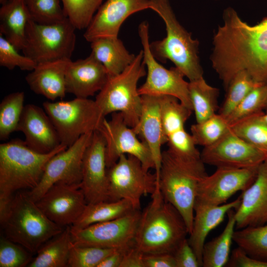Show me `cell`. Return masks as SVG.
Returning <instances> with one entry per match:
<instances>
[{"label":"cell","mask_w":267,"mask_h":267,"mask_svg":"<svg viewBox=\"0 0 267 267\" xmlns=\"http://www.w3.org/2000/svg\"><path fill=\"white\" fill-rule=\"evenodd\" d=\"M240 196L235 210L237 229L267 223V160L259 166L255 180Z\"/></svg>","instance_id":"obj_23"},{"label":"cell","mask_w":267,"mask_h":267,"mask_svg":"<svg viewBox=\"0 0 267 267\" xmlns=\"http://www.w3.org/2000/svg\"><path fill=\"white\" fill-rule=\"evenodd\" d=\"M240 202L241 196L232 202L218 206L195 202L193 225L187 239L201 267L203 249L207 235L222 222L227 213L231 209L235 210Z\"/></svg>","instance_id":"obj_25"},{"label":"cell","mask_w":267,"mask_h":267,"mask_svg":"<svg viewBox=\"0 0 267 267\" xmlns=\"http://www.w3.org/2000/svg\"><path fill=\"white\" fill-rule=\"evenodd\" d=\"M30 18L43 24H50L67 18L59 0H24Z\"/></svg>","instance_id":"obj_40"},{"label":"cell","mask_w":267,"mask_h":267,"mask_svg":"<svg viewBox=\"0 0 267 267\" xmlns=\"http://www.w3.org/2000/svg\"><path fill=\"white\" fill-rule=\"evenodd\" d=\"M109 78L104 66L91 54L85 59L71 60L65 76L66 92L76 97L88 98L99 92Z\"/></svg>","instance_id":"obj_24"},{"label":"cell","mask_w":267,"mask_h":267,"mask_svg":"<svg viewBox=\"0 0 267 267\" xmlns=\"http://www.w3.org/2000/svg\"><path fill=\"white\" fill-rule=\"evenodd\" d=\"M144 267H176L173 254L158 253L144 254Z\"/></svg>","instance_id":"obj_46"},{"label":"cell","mask_w":267,"mask_h":267,"mask_svg":"<svg viewBox=\"0 0 267 267\" xmlns=\"http://www.w3.org/2000/svg\"><path fill=\"white\" fill-rule=\"evenodd\" d=\"M204 164L217 168H257L267 160L266 155L231 130L200 153Z\"/></svg>","instance_id":"obj_16"},{"label":"cell","mask_w":267,"mask_h":267,"mask_svg":"<svg viewBox=\"0 0 267 267\" xmlns=\"http://www.w3.org/2000/svg\"><path fill=\"white\" fill-rule=\"evenodd\" d=\"M141 211L134 245L144 254H173L189 234L179 212L163 197L157 187Z\"/></svg>","instance_id":"obj_2"},{"label":"cell","mask_w":267,"mask_h":267,"mask_svg":"<svg viewBox=\"0 0 267 267\" xmlns=\"http://www.w3.org/2000/svg\"><path fill=\"white\" fill-rule=\"evenodd\" d=\"M0 8V34L22 50L30 16L24 0H7Z\"/></svg>","instance_id":"obj_27"},{"label":"cell","mask_w":267,"mask_h":267,"mask_svg":"<svg viewBox=\"0 0 267 267\" xmlns=\"http://www.w3.org/2000/svg\"><path fill=\"white\" fill-rule=\"evenodd\" d=\"M76 28L68 18L50 24L27 23L23 54L37 64L70 59L76 44Z\"/></svg>","instance_id":"obj_9"},{"label":"cell","mask_w":267,"mask_h":267,"mask_svg":"<svg viewBox=\"0 0 267 267\" xmlns=\"http://www.w3.org/2000/svg\"><path fill=\"white\" fill-rule=\"evenodd\" d=\"M222 18L223 23L213 37L210 59L225 90L241 71L246 72L258 84H267V16L251 25L228 7Z\"/></svg>","instance_id":"obj_1"},{"label":"cell","mask_w":267,"mask_h":267,"mask_svg":"<svg viewBox=\"0 0 267 267\" xmlns=\"http://www.w3.org/2000/svg\"><path fill=\"white\" fill-rule=\"evenodd\" d=\"M150 0L151 9L163 20L167 34L162 40L150 43L153 56L163 63L172 62L189 81L203 77L199 41L178 21L168 0Z\"/></svg>","instance_id":"obj_6"},{"label":"cell","mask_w":267,"mask_h":267,"mask_svg":"<svg viewBox=\"0 0 267 267\" xmlns=\"http://www.w3.org/2000/svg\"><path fill=\"white\" fill-rule=\"evenodd\" d=\"M233 210H230L227 214L228 220L222 232L218 236L205 243L202 253V267H222L226 266L230 257L236 225L235 211Z\"/></svg>","instance_id":"obj_30"},{"label":"cell","mask_w":267,"mask_h":267,"mask_svg":"<svg viewBox=\"0 0 267 267\" xmlns=\"http://www.w3.org/2000/svg\"><path fill=\"white\" fill-rule=\"evenodd\" d=\"M18 50L1 34H0V65L9 70L16 67L31 71L37 64L31 58L21 55Z\"/></svg>","instance_id":"obj_43"},{"label":"cell","mask_w":267,"mask_h":267,"mask_svg":"<svg viewBox=\"0 0 267 267\" xmlns=\"http://www.w3.org/2000/svg\"><path fill=\"white\" fill-rule=\"evenodd\" d=\"M118 249L73 244L69 255L68 267H97L108 255Z\"/></svg>","instance_id":"obj_41"},{"label":"cell","mask_w":267,"mask_h":267,"mask_svg":"<svg viewBox=\"0 0 267 267\" xmlns=\"http://www.w3.org/2000/svg\"><path fill=\"white\" fill-rule=\"evenodd\" d=\"M43 107L56 129L61 144L67 147L83 135L98 130L105 118L95 100L89 98L46 101Z\"/></svg>","instance_id":"obj_8"},{"label":"cell","mask_w":267,"mask_h":267,"mask_svg":"<svg viewBox=\"0 0 267 267\" xmlns=\"http://www.w3.org/2000/svg\"><path fill=\"white\" fill-rule=\"evenodd\" d=\"M207 175L201 159H184L168 150L162 151L157 187L164 198L179 212L189 234L192 228L194 206L199 184Z\"/></svg>","instance_id":"obj_4"},{"label":"cell","mask_w":267,"mask_h":267,"mask_svg":"<svg viewBox=\"0 0 267 267\" xmlns=\"http://www.w3.org/2000/svg\"><path fill=\"white\" fill-rule=\"evenodd\" d=\"M233 241L249 256L267 261V223L235 230Z\"/></svg>","instance_id":"obj_33"},{"label":"cell","mask_w":267,"mask_h":267,"mask_svg":"<svg viewBox=\"0 0 267 267\" xmlns=\"http://www.w3.org/2000/svg\"><path fill=\"white\" fill-rule=\"evenodd\" d=\"M259 114L232 125L231 129L238 136L263 152L267 159V125L260 120Z\"/></svg>","instance_id":"obj_38"},{"label":"cell","mask_w":267,"mask_h":267,"mask_svg":"<svg viewBox=\"0 0 267 267\" xmlns=\"http://www.w3.org/2000/svg\"><path fill=\"white\" fill-rule=\"evenodd\" d=\"M36 203L51 221L63 227L72 225L88 204L81 183L63 182L53 184Z\"/></svg>","instance_id":"obj_18"},{"label":"cell","mask_w":267,"mask_h":267,"mask_svg":"<svg viewBox=\"0 0 267 267\" xmlns=\"http://www.w3.org/2000/svg\"><path fill=\"white\" fill-rule=\"evenodd\" d=\"M258 118L260 121L267 125V112L266 113L263 112L258 115Z\"/></svg>","instance_id":"obj_49"},{"label":"cell","mask_w":267,"mask_h":267,"mask_svg":"<svg viewBox=\"0 0 267 267\" xmlns=\"http://www.w3.org/2000/svg\"><path fill=\"white\" fill-rule=\"evenodd\" d=\"M71 59L37 64L25 77L30 89L50 101L63 99L67 93L65 76Z\"/></svg>","instance_id":"obj_26"},{"label":"cell","mask_w":267,"mask_h":267,"mask_svg":"<svg viewBox=\"0 0 267 267\" xmlns=\"http://www.w3.org/2000/svg\"><path fill=\"white\" fill-rule=\"evenodd\" d=\"M105 145L102 134L94 131L83 160L81 187L87 204L109 201Z\"/></svg>","instance_id":"obj_19"},{"label":"cell","mask_w":267,"mask_h":267,"mask_svg":"<svg viewBox=\"0 0 267 267\" xmlns=\"http://www.w3.org/2000/svg\"><path fill=\"white\" fill-rule=\"evenodd\" d=\"M93 133L83 135L71 146L56 154L48 161L39 184L28 191L34 201L39 200L56 183H81L83 157Z\"/></svg>","instance_id":"obj_14"},{"label":"cell","mask_w":267,"mask_h":267,"mask_svg":"<svg viewBox=\"0 0 267 267\" xmlns=\"http://www.w3.org/2000/svg\"><path fill=\"white\" fill-rule=\"evenodd\" d=\"M4 236L37 252L47 241L61 233L65 227L51 221L27 192L14 194L4 213L0 216Z\"/></svg>","instance_id":"obj_5"},{"label":"cell","mask_w":267,"mask_h":267,"mask_svg":"<svg viewBox=\"0 0 267 267\" xmlns=\"http://www.w3.org/2000/svg\"><path fill=\"white\" fill-rule=\"evenodd\" d=\"M138 32L143 47V61L147 68L145 82L138 88L139 94L172 96L192 110L189 82L185 81L184 75L176 67L169 69L165 68L152 55L150 48L149 25L146 21L139 24Z\"/></svg>","instance_id":"obj_11"},{"label":"cell","mask_w":267,"mask_h":267,"mask_svg":"<svg viewBox=\"0 0 267 267\" xmlns=\"http://www.w3.org/2000/svg\"><path fill=\"white\" fill-rule=\"evenodd\" d=\"M256 83L245 71L238 73L231 80L219 114L226 117L255 87Z\"/></svg>","instance_id":"obj_37"},{"label":"cell","mask_w":267,"mask_h":267,"mask_svg":"<svg viewBox=\"0 0 267 267\" xmlns=\"http://www.w3.org/2000/svg\"><path fill=\"white\" fill-rule=\"evenodd\" d=\"M98 131L105 141L107 168L115 163L122 155L135 157L147 171L154 168L151 153L147 145L138 139L137 134L133 128L126 124L120 112L111 114L109 120L105 118Z\"/></svg>","instance_id":"obj_13"},{"label":"cell","mask_w":267,"mask_h":267,"mask_svg":"<svg viewBox=\"0 0 267 267\" xmlns=\"http://www.w3.org/2000/svg\"><path fill=\"white\" fill-rule=\"evenodd\" d=\"M73 245L71 226L43 244L28 267H66Z\"/></svg>","instance_id":"obj_29"},{"label":"cell","mask_w":267,"mask_h":267,"mask_svg":"<svg viewBox=\"0 0 267 267\" xmlns=\"http://www.w3.org/2000/svg\"><path fill=\"white\" fill-rule=\"evenodd\" d=\"M143 256L133 245L125 251L120 267H144Z\"/></svg>","instance_id":"obj_47"},{"label":"cell","mask_w":267,"mask_h":267,"mask_svg":"<svg viewBox=\"0 0 267 267\" xmlns=\"http://www.w3.org/2000/svg\"><path fill=\"white\" fill-rule=\"evenodd\" d=\"M173 255L176 267H201L187 238L181 243Z\"/></svg>","instance_id":"obj_44"},{"label":"cell","mask_w":267,"mask_h":267,"mask_svg":"<svg viewBox=\"0 0 267 267\" xmlns=\"http://www.w3.org/2000/svg\"><path fill=\"white\" fill-rule=\"evenodd\" d=\"M7 0H0V3L1 4H3V3H4L5 1H6Z\"/></svg>","instance_id":"obj_50"},{"label":"cell","mask_w":267,"mask_h":267,"mask_svg":"<svg viewBox=\"0 0 267 267\" xmlns=\"http://www.w3.org/2000/svg\"><path fill=\"white\" fill-rule=\"evenodd\" d=\"M163 127L168 150L174 155L186 160H200V152L193 138L187 132L185 124L192 110L183 105L177 98L160 96Z\"/></svg>","instance_id":"obj_15"},{"label":"cell","mask_w":267,"mask_h":267,"mask_svg":"<svg viewBox=\"0 0 267 267\" xmlns=\"http://www.w3.org/2000/svg\"><path fill=\"white\" fill-rule=\"evenodd\" d=\"M226 266L229 267H267V261L249 256L239 247L232 252Z\"/></svg>","instance_id":"obj_45"},{"label":"cell","mask_w":267,"mask_h":267,"mask_svg":"<svg viewBox=\"0 0 267 267\" xmlns=\"http://www.w3.org/2000/svg\"><path fill=\"white\" fill-rule=\"evenodd\" d=\"M189 97L196 123H200L215 114L218 108L219 90L209 85L203 77L189 81Z\"/></svg>","instance_id":"obj_32"},{"label":"cell","mask_w":267,"mask_h":267,"mask_svg":"<svg viewBox=\"0 0 267 267\" xmlns=\"http://www.w3.org/2000/svg\"><path fill=\"white\" fill-rule=\"evenodd\" d=\"M150 0H106L93 16L84 34L91 43L103 37H118L120 27L132 14L151 9Z\"/></svg>","instance_id":"obj_20"},{"label":"cell","mask_w":267,"mask_h":267,"mask_svg":"<svg viewBox=\"0 0 267 267\" xmlns=\"http://www.w3.org/2000/svg\"><path fill=\"white\" fill-rule=\"evenodd\" d=\"M266 112H267V107H266Z\"/></svg>","instance_id":"obj_51"},{"label":"cell","mask_w":267,"mask_h":267,"mask_svg":"<svg viewBox=\"0 0 267 267\" xmlns=\"http://www.w3.org/2000/svg\"><path fill=\"white\" fill-rule=\"evenodd\" d=\"M230 130L231 125L225 117L219 113L192 125L190 127L191 135L195 144L203 147L214 144Z\"/></svg>","instance_id":"obj_34"},{"label":"cell","mask_w":267,"mask_h":267,"mask_svg":"<svg viewBox=\"0 0 267 267\" xmlns=\"http://www.w3.org/2000/svg\"><path fill=\"white\" fill-rule=\"evenodd\" d=\"M140 209L115 219L91 224L82 229L71 226L73 244L116 249H126L134 245L141 215Z\"/></svg>","instance_id":"obj_12"},{"label":"cell","mask_w":267,"mask_h":267,"mask_svg":"<svg viewBox=\"0 0 267 267\" xmlns=\"http://www.w3.org/2000/svg\"><path fill=\"white\" fill-rule=\"evenodd\" d=\"M258 167L217 168L213 174L208 175L200 182L195 201L214 206L227 203L237 192L243 191L252 184Z\"/></svg>","instance_id":"obj_17"},{"label":"cell","mask_w":267,"mask_h":267,"mask_svg":"<svg viewBox=\"0 0 267 267\" xmlns=\"http://www.w3.org/2000/svg\"><path fill=\"white\" fill-rule=\"evenodd\" d=\"M24 92L16 91L9 93L0 103V139H7L14 132L17 131L23 110Z\"/></svg>","instance_id":"obj_35"},{"label":"cell","mask_w":267,"mask_h":267,"mask_svg":"<svg viewBox=\"0 0 267 267\" xmlns=\"http://www.w3.org/2000/svg\"><path fill=\"white\" fill-rule=\"evenodd\" d=\"M134 209L132 204L126 199L88 204L83 214L71 227L82 229L120 218Z\"/></svg>","instance_id":"obj_31"},{"label":"cell","mask_w":267,"mask_h":267,"mask_svg":"<svg viewBox=\"0 0 267 267\" xmlns=\"http://www.w3.org/2000/svg\"><path fill=\"white\" fill-rule=\"evenodd\" d=\"M17 131L23 133L29 147L41 153L51 152L61 144L50 118L44 108L35 104L24 106Z\"/></svg>","instance_id":"obj_21"},{"label":"cell","mask_w":267,"mask_h":267,"mask_svg":"<svg viewBox=\"0 0 267 267\" xmlns=\"http://www.w3.org/2000/svg\"><path fill=\"white\" fill-rule=\"evenodd\" d=\"M142 109L136 126L133 129L149 148L154 165L157 182L161 165L162 146L167 143L164 132L160 96L141 95Z\"/></svg>","instance_id":"obj_22"},{"label":"cell","mask_w":267,"mask_h":267,"mask_svg":"<svg viewBox=\"0 0 267 267\" xmlns=\"http://www.w3.org/2000/svg\"><path fill=\"white\" fill-rule=\"evenodd\" d=\"M31 253L4 236L0 239V267H27L32 260Z\"/></svg>","instance_id":"obj_42"},{"label":"cell","mask_w":267,"mask_h":267,"mask_svg":"<svg viewBox=\"0 0 267 267\" xmlns=\"http://www.w3.org/2000/svg\"><path fill=\"white\" fill-rule=\"evenodd\" d=\"M65 13L74 27L86 29L103 0H61Z\"/></svg>","instance_id":"obj_39"},{"label":"cell","mask_w":267,"mask_h":267,"mask_svg":"<svg viewBox=\"0 0 267 267\" xmlns=\"http://www.w3.org/2000/svg\"><path fill=\"white\" fill-rule=\"evenodd\" d=\"M90 43V54L104 66L109 77L122 73L135 58L136 55L128 51L118 37L100 38Z\"/></svg>","instance_id":"obj_28"},{"label":"cell","mask_w":267,"mask_h":267,"mask_svg":"<svg viewBox=\"0 0 267 267\" xmlns=\"http://www.w3.org/2000/svg\"><path fill=\"white\" fill-rule=\"evenodd\" d=\"M267 106V84H260L253 89L225 118L231 126L262 113Z\"/></svg>","instance_id":"obj_36"},{"label":"cell","mask_w":267,"mask_h":267,"mask_svg":"<svg viewBox=\"0 0 267 267\" xmlns=\"http://www.w3.org/2000/svg\"><path fill=\"white\" fill-rule=\"evenodd\" d=\"M143 54L141 50L124 71L109 77L95 99L105 117L120 112L126 124L132 128L138 124L141 112L142 98L137 84L146 75Z\"/></svg>","instance_id":"obj_7"},{"label":"cell","mask_w":267,"mask_h":267,"mask_svg":"<svg viewBox=\"0 0 267 267\" xmlns=\"http://www.w3.org/2000/svg\"></svg>","instance_id":"obj_52"},{"label":"cell","mask_w":267,"mask_h":267,"mask_svg":"<svg viewBox=\"0 0 267 267\" xmlns=\"http://www.w3.org/2000/svg\"><path fill=\"white\" fill-rule=\"evenodd\" d=\"M67 148L61 144L51 152L43 154L31 149L19 138L0 144V215L15 193L31 190L37 186L48 161Z\"/></svg>","instance_id":"obj_3"},{"label":"cell","mask_w":267,"mask_h":267,"mask_svg":"<svg viewBox=\"0 0 267 267\" xmlns=\"http://www.w3.org/2000/svg\"><path fill=\"white\" fill-rule=\"evenodd\" d=\"M128 249L116 250L106 257L97 267H120L124 253Z\"/></svg>","instance_id":"obj_48"},{"label":"cell","mask_w":267,"mask_h":267,"mask_svg":"<svg viewBox=\"0 0 267 267\" xmlns=\"http://www.w3.org/2000/svg\"><path fill=\"white\" fill-rule=\"evenodd\" d=\"M109 201H129L135 209H141L142 196L154 192L157 186L155 174L143 167L139 159L130 155H121L107 168Z\"/></svg>","instance_id":"obj_10"}]
</instances>
